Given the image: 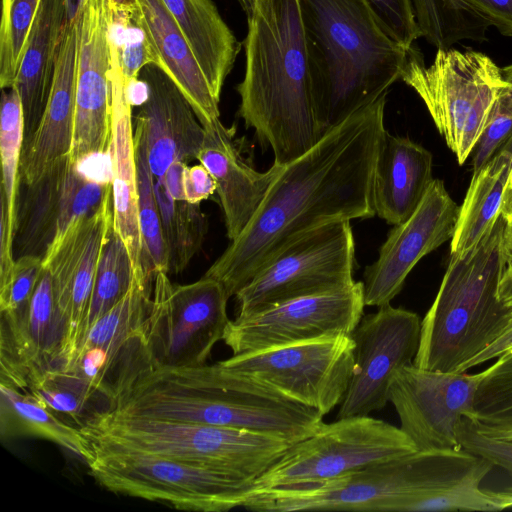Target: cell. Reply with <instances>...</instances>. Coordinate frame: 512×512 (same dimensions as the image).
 I'll return each mask as SVG.
<instances>
[{
  "label": "cell",
  "mask_w": 512,
  "mask_h": 512,
  "mask_svg": "<svg viewBox=\"0 0 512 512\" xmlns=\"http://www.w3.org/2000/svg\"><path fill=\"white\" fill-rule=\"evenodd\" d=\"M387 94L283 165L250 223L203 276L218 281L230 298L307 231L333 221L373 217L372 182L387 131Z\"/></svg>",
  "instance_id": "6da1fadb"
},
{
  "label": "cell",
  "mask_w": 512,
  "mask_h": 512,
  "mask_svg": "<svg viewBox=\"0 0 512 512\" xmlns=\"http://www.w3.org/2000/svg\"><path fill=\"white\" fill-rule=\"evenodd\" d=\"M108 408L127 415L267 434L294 444L319 430L323 415L218 362L156 368L127 355L110 385Z\"/></svg>",
  "instance_id": "7a4b0ae2"
},
{
  "label": "cell",
  "mask_w": 512,
  "mask_h": 512,
  "mask_svg": "<svg viewBox=\"0 0 512 512\" xmlns=\"http://www.w3.org/2000/svg\"><path fill=\"white\" fill-rule=\"evenodd\" d=\"M494 465L463 448L415 451L320 485L248 494L244 508L291 511H496L480 487Z\"/></svg>",
  "instance_id": "3957f363"
},
{
  "label": "cell",
  "mask_w": 512,
  "mask_h": 512,
  "mask_svg": "<svg viewBox=\"0 0 512 512\" xmlns=\"http://www.w3.org/2000/svg\"><path fill=\"white\" fill-rule=\"evenodd\" d=\"M238 116L285 165L324 135L314 112L299 0H254Z\"/></svg>",
  "instance_id": "277c9868"
},
{
  "label": "cell",
  "mask_w": 512,
  "mask_h": 512,
  "mask_svg": "<svg viewBox=\"0 0 512 512\" xmlns=\"http://www.w3.org/2000/svg\"><path fill=\"white\" fill-rule=\"evenodd\" d=\"M311 95L325 135L375 102L399 79L407 50L367 0H299Z\"/></svg>",
  "instance_id": "5b68a950"
},
{
  "label": "cell",
  "mask_w": 512,
  "mask_h": 512,
  "mask_svg": "<svg viewBox=\"0 0 512 512\" xmlns=\"http://www.w3.org/2000/svg\"><path fill=\"white\" fill-rule=\"evenodd\" d=\"M504 228L500 216L467 254H450L435 300L421 321L415 366L458 373L503 333L507 314L498 286Z\"/></svg>",
  "instance_id": "8992f818"
},
{
  "label": "cell",
  "mask_w": 512,
  "mask_h": 512,
  "mask_svg": "<svg viewBox=\"0 0 512 512\" xmlns=\"http://www.w3.org/2000/svg\"><path fill=\"white\" fill-rule=\"evenodd\" d=\"M93 449L169 457L232 472L254 481L290 446L248 430L162 420L100 410L80 426Z\"/></svg>",
  "instance_id": "52a82bcc"
},
{
  "label": "cell",
  "mask_w": 512,
  "mask_h": 512,
  "mask_svg": "<svg viewBox=\"0 0 512 512\" xmlns=\"http://www.w3.org/2000/svg\"><path fill=\"white\" fill-rule=\"evenodd\" d=\"M401 80L421 98L460 165L475 149L495 102L510 84L484 53L437 49L426 66L414 45L407 50Z\"/></svg>",
  "instance_id": "ba28073f"
},
{
  "label": "cell",
  "mask_w": 512,
  "mask_h": 512,
  "mask_svg": "<svg viewBox=\"0 0 512 512\" xmlns=\"http://www.w3.org/2000/svg\"><path fill=\"white\" fill-rule=\"evenodd\" d=\"M228 299L224 287L212 278L175 285L167 272L156 271L148 315L130 341L134 353L156 368L206 365L230 321Z\"/></svg>",
  "instance_id": "9c48e42d"
},
{
  "label": "cell",
  "mask_w": 512,
  "mask_h": 512,
  "mask_svg": "<svg viewBox=\"0 0 512 512\" xmlns=\"http://www.w3.org/2000/svg\"><path fill=\"white\" fill-rule=\"evenodd\" d=\"M91 476L113 493L187 511L243 507L253 481L215 467L153 454L93 449Z\"/></svg>",
  "instance_id": "30bf717a"
},
{
  "label": "cell",
  "mask_w": 512,
  "mask_h": 512,
  "mask_svg": "<svg viewBox=\"0 0 512 512\" xmlns=\"http://www.w3.org/2000/svg\"><path fill=\"white\" fill-rule=\"evenodd\" d=\"M415 451L400 427L370 416L339 418L291 444L248 494L320 485Z\"/></svg>",
  "instance_id": "8fae6325"
},
{
  "label": "cell",
  "mask_w": 512,
  "mask_h": 512,
  "mask_svg": "<svg viewBox=\"0 0 512 512\" xmlns=\"http://www.w3.org/2000/svg\"><path fill=\"white\" fill-rule=\"evenodd\" d=\"M355 240L349 220L320 225L297 237L234 296L242 318L272 306L352 286Z\"/></svg>",
  "instance_id": "7c38bea8"
},
{
  "label": "cell",
  "mask_w": 512,
  "mask_h": 512,
  "mask_svg": "<svg viewBox=\"0 0 512 512\" xmlns=\"http://www.w3.org/2000/svg\"><path fill=\"white\" fill-rule=\"evenodd\" d=\"M354 343L341 334L319 340L233 355L218 362L323 416L342 402L353 368Z\"/></svg>",
  "instance_id": "4fadbf2b"
},
{
  "label": "cell",
  "mask_w": 512,
  "mask_h": 512,
  "mask_svg": "<svg viewBox=\"0 0 512 512\" xmlns=\"http://www.w3.org/2000/svg\"><path fill=\"white\" fill-rule=\"evenodd\" d=\"M112 195L111 181L88 175L69 154L34 182L19 183L14 254L44 259L76 219L94 214Z\"/></svg>",
  "instance_id": "5bb4252c"
},
{
  "label": "cell",
  "mask_w": 512,
  "mask_h": 512,
  "mask_svg": "<svg viewBox=\"0 0 512 512\" xmlns=\"http://www.w3.org/2000/svg\"><path fill=\"white\" fill-rule=\"evenodd\" d=\"M362 282L293 299L230 320L223 335L233 355L249 354L341 334L350 335L364 311Z\"/></svg>",
  "instance_id": "9a60e30c"
},
{
  "label": "cell",
  "mask_w": 512,
  "mask_h": 512,
  "mask_svg": "<svg viewBox=\"0 0 512 512\" xmlns=\"http://www.w3.org/2000/svg\"><path fill=\"white\" fill-rule=\"evenodd\" d=\"M420 333L419 316L401 307L386 304L362 316L350 334L353 368L337 419L369 416L387 405L395 374L413 363Z\"/></svg>",
  "instance_id": "2e32d148"
},
{
  "label": "cell",
  "mask_w": 512,
  "mask_h": 512,
  "mask_svg": "<svg viewBox=\"0 0 512 512\" xmlns=\"http://www.w3.org/2000/svg\"><path fill=\"white\" fill-rule=\"evenodd\" d=\"M482 371L443 372L423 369L410 363L394 376L391 402L401 430L417 451L460 449L458 428L464 417L472 419L476 391Z\"/></svg>",
  "instance_id": "e0dca14e"
},
{
  "label": "cell",
  "mask_w": 512,
  "mask_h": 512,
  "mask_svg": "<svg viewBox=\"0 0 512 512\" xmlns=\"http://www.w3.org/2000/svg\"><path fill=\"white\" fill-rule=\"evenodd\" d=\"M113 229V196L68 227L43 259L52 277L63 326L59 369L69 371L87 336L86 323L99 259Z\"/></svg>",
  "instance_id": "ac0fdd59"
},
{
  "label": "cell",
  "mask_w": 512,
  "mask_h": 512,
  "mask_svg": "<svg viewBox=\"0 0 512 512\" xmlns=\"http://www.w3.org/2000/svg\"><path fill=\"white\" fill-rule=\"evenodd\" d=\"M113 10L109 0H87L80 13L71 159L78 165L106 155L111 139L108 72Z\"/></svg>",
  "instance_id": "d6986e66"
},
{
  "label": "cell",
  "mask_w": 512,
  "mask_h": 512,
  "mask_svg": "<svg viewBox=\"0 0 512 512\" xmlns=\"http://www.w3.org/2000/svg\"><path fill=\"white\" fill-rule=\"evenodd\" d=\"M459 207L440 179H433L415 211L394 225L374 263L363 273L365 306L380 307L400 293L414 266L452 239Z\"/></svg>",
  "instance_id": "ffe728a7"
},
{
  "label": "cell",
  "mask_w": 512,
  "mask_h": 512,
  "mask_svg": "<svg viewBox=\"0 0 512 512\" xmlns=\"http://www.w3.org/2000/svg\"><path fill=\"white\" fill-rule=\"evenodd\" d=\"M0 315V384L29 390L59 368L63 326L50 272L44 268L27 307Z\"/></svg>",
  "instance_id": "44dd1931"
},
{
  "label": "cell",
  "mask_w": 512,
  "mask_h": 512,
  "mask_svg": "<svg viewBox=\"0 0 512 512\" xmlns=\"http://www.w3.org/2000/svg\"><path fill=\"white\" fill-rule=\"evenodd\" d=\"M111 60L108 72L111 99L109 160L113 196V228L126 245L134 274L153 281L139 223L138 181L135 160L132 104L122 75L118 45L110 35Z\"/></svg>",
  "instance_id": "7402d4cb"
},
{
  "label": "cell",
  "mask_w": 512,
  "mask_h": 512,
  "mask_svg": "<svg viewBox=\"0 0 512 512\" xmlns=\"http://www.w3.org/2000/svg\"><path fill=\"white\" fill-rule=\"evenodd\" d=\"M139 78L147 85V98L135 121L144 129L148 162L154 178L176 162L197 159L205 130L190 103L157 65L149 64Z\"/></svg>",
  "instance_id": "603a6c76"
},
{
  "label": "cell",
  "mask_w": 512,
  "mask_h": 512,
  "mask_svg": "<svg viewBox=\"0 0 512 512\" xmlns=\"http://www.w3.org/2000/svg\"><path fill=\"white\" fill-rule=\"evenodd\" d=\"M202 126L205 135L197 160L216 181L226 234L232 241L250 223L283 165L273 163L259 172L242 155L234 126L228 128L220 119Z\"/></svg>",
  "instance_id": "cb8c5ba5"
},
{
  "label": "cell",
  "mask_w": 512,
  "mask_h": 512,
  "mask_svg": "<svg viewBox=\"0 0 512 512\" xmlns=\"http://www.w3.org/2000/svg\"><path fill=\"white\" fill-rule=\"evenodd\" d=\"M80 14L65 22L49 100L38 128L23 143L19 183L36 181L52 163L70 153L79 47Z\"/></svg>",
  "instance_id": "d4e9b609"
},
{
  "label": "cell",
  "mask_w": 512,
  "mask_h": 512,
  "mask_svg": "<svg viewBox=\"0 0 512 512\" xmlns=\"http://www.w3.org/2000/svg\"><path fill=\"white\" fill-rule=\"evenodd\" d=\"M432 168L429 150L386 131L373 174L375 215L391 225L409 218L433 181Z\"/></svg>",
  "instance_id": "484cf974"
},
{
  "label": "cell",
  "mask_w": 512,
  "mask_h": 512,
  "mask_svg": "<svg viewBox=\"0 0 512 512\" xmlns=\"http://www.w3.org/2000/svg\"><path fill=\"white\" fill-rule=\"evenodd\" d=\"M134 13L145 30L160 67L190 103L202 125L220 119L219 101L173 16L162 0H134Z\"/></svg>",
  "instance_id": "4316f807"
},
{
  "label": "cell",
  "mask_w": 512,
  "mask_h": 512,
  "mask_svg": "<svg viewBox=\"0 0 512 512\" xmlns=\"http://www.w3.org/2000/svg\"><path fill=\"white\" fill-rule=\"evenodd\" d=\"M153 281L134 274L127 294L94 322L69 371L83 376L97 394L107 383L127 343L140 331L150 308Z\"/></svg>",
  "instance_id": "83f0119b"
},
{
  "label": "cell",
  "mask_w": 512,
  "mask_h": 512,
  "mask_svg": "<svg viewBox=\"0 0 512 512\" xmlns=\"http://www.w3.org/2000/svg\"><path fill=\"white\" fill-rule=\"evenodd\" d=\"M65 22V0L41 1L14 84L22 104L24 142L38 128L47 106Z\"/></svg>",
  "instance_id": "f1b7e54d"
},
{
  "label": "cell",
  "mask_w": 512,
  "mask_h": 512,
  "mask_svg": "<svg viewBox=\"0 0 512 512\" xmlns=\"http://www.w3.org/2000/svg\"><path fill=\"white\" fill-rule=\"evenodd\" d=\"M187 39L214 97L222 88L242 44L212 0H162Z\"/></svg>",
  "instance_id": "f546056e"
},
{
  "label": "cell",
  "mask_w": 512,
  "mask_h": 512,
  "mask_svg": "<svg viewBox=\"0 0 512 512\" xmlns=\"http://www.w3.org/2000/svg\"><path fill=\"white\" fill-rule=\"evenodd\" d=\"M512 168V151L500 149L473 172L459 207L450 254L463 256L472 250L501 216V206Z\"/></svg>",
  "instance_id": "4dcf8cb0"
},
{
  "label": "cell",
  "mask_w": 512,
  "mask_h": 512,
  "mask_svg": "<svg viewBox=\"0 0 512 512\" xmlns=\"http://www.w3.org/2000/svg\"><path fill=\"white\" fill-rule=\"evenodd\" d=\"M0 433L2 440L32 437L50 441L87 463L93 454L80 428L60 420L30 392L0 384Z\"/></svg>",
  "instance_id": "1f68e13d"
},
{
  "label": "cell",
  "mask_w": 512,
  "mask_h": 512,
  "mask_svg": "<svg viewBox=\"0 0 512 512\" xmlns=\"http://www.w3.org/2000/svg\"><path fill=\"white\" fill-rule=\"evenodd\" d=\"M163 235L168 252L169 272L180 273L200 249L208 230L200 204L175 200L161 177L154 178Z\"/></svg>",
  "instance_id": "d6a6232c"
},
{
  "label": "cell",
  "mask_w": 512,
  "mask_h": 512,
  "mask_svg": "<svg viewBox=\"0 0 512 512\" xmlns=\"http://www.w3.org/2000/svg\"><path fill=\"white\" fill-rule=\"evenodd\" d=\"M476 391L472 421L491 437L512 434V350L502 354L487 369Z\"/></svg>",
  "instance_id": "836d02e7"
},
{
  "label": "cell",
  "mask_w": 512,
  "mask_h": 512,
  "mask_svg": "<svg viewBox=\"0 0 512 512\" xmlns=\"http://www.w3.org/2000/svg\"><path fill=\"white\" fill-rule=\"evenodd\" d=\"M134 147L138 181L139 223L145 257L150 269L169 273L167 247L154 189L143 126L135 121Z\"/></svg>",
  "instance_id": "e575fe53"
},
{
  "label": "cell",
  "mask_w": 512,
  "mask_h": 512,
  "mask_svg": "<svg viewBox=\"0 0 512 512\" xmlns=\"http://www.w3.org/2000/svg\"><path fill=\"white\" fill-rule=\"evenodd\" d=\"M23 143L24 120L19 93L14 86L9 89H2L0 114L2 182L0 198L4 201L9 229L13 235Z\"/></svg>",
  "instance_id": "d590c367"
},
{
  "label": "cell",
  "mask_w": 512,
  "mask_h": 512,
  "mask_svg": "<svg viewBox=\"0 0 512 512\" xmlns=\"http://www.w3.org/2000/svg\"><path fill=\"white\" fill-rule=\"evenodd\" d=\"M133 280L134 270L128 249L113 228L103 247L95 275L87 334L91 325L127 294Z\"/></svg>",
  "instance_id": "8d00e7d4"
},
{
  "label": "cell",
  "mask_w": 512,
  "mask_h": 512,
  "mask_svg": "<svg viewBox=\"0 0 512 512\" xmlns=\"http://www.w3.org/2000/svg\"><path fill=\"white\" fill-rule=\"evenodd\" d=\"M0 87L15 84L23 52L42 0H1Z\"/></svg>",
  "instance_id": "74e56055"
},
{
  "label": "cell",
  "mask_w": 512,
  "mask_h": 512,
  "mask_svg": "<svg viewBox=\"0 0 512 512\" xmlns=\"http://www.w3.org/2000/svg\"><path fill=\"white\" fill-rule=\"evenodd\" d=\"M28 391L52 412L65 414L77 422L96 394L83 376L58 368L48 370Z\"/></svg>",
  "instance_id": "f35d334b"
},
{
  "label": "cell",
  "mask_w": 512,
  "mask_h": 512,
  "mask_svg": "<svg viewBox=\"0 0 512 512\" xmlns=\"http://www.w3.org/2000/svg\"><path fill=\"white\" fill-rule=\"evenodd\" d=\"M112 30L118 45L122 75L126 84L138 80L145 66L157 65L156 53L134 13V4L127 10L113 11Z\"/></svg>",
  "instance_id": "ab89813d"
},
{
  "label": "cell",
  "mask_w": 512,
  "mask_h": 512,
  "mask_svg": "<svg viewBox=\"0 0 512 512\" xmlns=\"http://www.w3.org/2000/svg\"><path fill=\"white\" fill-rule=\"evenodd\" d=\"M44 271L43 259L33 255L16 258L10 276L0 283V312L27 307Z\"/></svg>",
  "instance_id": "60d3db41"
},
{
  "label": "cell",
  "mask_w": 512,
  "mask_h": 512,
  "mask_svg": "<svg viewBox=\"0 0 512 512\" xmlns=\"http://www.w3.org/2000/svg\"><path fill=\"white\" fill-rule=\"evenodd\" d=\"M511 135L512 85L509 84L495 102L488 124L475 147L473 172L486 164L504 146Z\"/></svg>",
  "instance_id": "b9f144b4"
},
{
  "label": "cell",
  "mask_w": 512,
  "mask_h": 512,
  "mask_svg": "<svg viewBox=\"0 0 512 512\" xmlns=\"http://www.w3.org/2000/svg\"><path fill=\"white\" fill-rule=\"evenodd\" d=\"M386 33L405 49L422 37L412 0H367Z\"/></svg>",
  "instance_id": "7bdbcfd3"
},
{
  "label": "cell",
  "mask_w": 512,
  "mask_h": 512,
  "mask_svg": "<svg viewBox=\"0 0 512 512\" xmlns=\"http://www.w3.org/2000/svg\"><path fill=\"white\" fill-rule=\"evenodd\" d=\"M461 448L505 470L512 477V439L487 436L476 429L471 420L464 417L458 428Z\"/></svg>",
  "instance_id": "ee69618b"
},
{
  "label": "cell",
  "mask_w": 512,
  "mask_h": 512,
  "mask_svg": "<svg viewBox=\"0 0 512 512\" xmlns=\"http://www.w3.org/2000/svg\"><path fill=\"white\" fill-rule=\"evenodd\" d=\"M498 298L507 314V325L503 333L483 352L463 365L458 373L466 372L470 368L484 364L512 350V262L504 256Z\"/></svg>",
  "instance_id": "f6af8a7d"
},
{
  "label": "cell",
  "mask_w": 512,
  "mask_h": 512,
  "mask_svg": "<svg viewBox=\"0 0 512 512\" xmlns=\"http://www.w3.org/2000/svg\"><path fill=\"white\" fill-rule=\"evenodd\" d=\"M500 34L512 37V0H462Z\"/></svg>",
  "instance_id": "bcb514c9"
},
{
  "label": "cell",
  "mask_w": 512,
  "mask_h": 512,
  "mask_svg": "<svg viewBox=\"0 0 512 512\" xmlns=\"http://www.w3.org/2000/svg\"><path fill=\"white\" fill-rule=\"evenodd\" d=\"M185 200L191 204H200L216 191V181L202 165H186L183 173Z\"/></svg>",
  "instance_id": "7dc6e473"
},
{
  "label": "cell",
  "mask_w": 512,
  "mask_h": 512,
  "mask_svg": "<svg viewBox=\"0 0 512 512\" xmlns=\"http://www.w3.org/2000/svg\"><path fill=\"white\" fill-rule=\"evenodd\" d=\"M186 165V162L176 161L169 166L161 177L170 195L175 200H185L183 173Z\"/></svg>",
  "instance_id": "c3c4849f"
},
{
  "label": "cell",
  "mask_w": 512,
  "mask_h": 512,
  "mask_svg": "<svg viewBox=\"0 0 512 512\" xmlns=\"http://www.w3.org/2000/svg\"><path fill=\"white\" fill-rule=\"evenodd\" d=\"M489 495L493 499L497 511L512 508V486L502 490H488Z\"/></svg>",
  "instance_id": "681fc988"
},
{
  "label": "cell",
  "mask_w": 512,
  "mask_h": 512,
  "mask_svg": "<svg viewBox=\"0 0 512 512\" xmlns=\"http://www.w3.org/2000/svg\"><path fill=\"white\" fill-rule=\"evenodd\" d=\"M87 0H65L66 22L75 20L83 9Z\"/></svg>",
  "instance_id": "f907efd6"
},
{
  "label": "cell",
  "mask_w": 512,
  "mask_h": 512,
  "mask_svg": "<svg viewBox=\"0 0 512 512\" xmlns=\"http://www.w3.org/2000/svg\"><path fill=\"white\" fill-rule=\"evenodd\" d=\"M501 217L507 224L512 223V189L506 187L501 206Z\"/></svg>",
  "instance_id": "816d5d0a"
},
{
  "label": "cell",
  "mask_w": 512,
  "mask_h": 512,
  "mask_svg": "<svg viewBox=\"0 0 512 512\" xmlns=\"http://www.w3.org/2000/svg\"><path fill=\"white\" fill-rule=\"evenodd\" d=\"M503 256L512 262V223H505L503 233Z\"/></svg>",
  "instance_id": "f5cc1de1"
},
{
  "label": "cell",
  "mask_w": 512,
  "mask_h": 512,
  "mask_svg": "<svg viewBox=\"0 0 512 512\" xmlns=\"http://www.w3.org/2000/svg\"><path fill=\"white\" fill-rule=\"evenodd\" d=\"M111 3L112 10L114 12H120L129 9L133 4L134 0H109Z\"/></svg>",
  "instance_id": "db71d44e"
},
{
  "label": "cell",
  "mask_w": 512,
  "mask_h": 512,
  "mask_svg": "<svg viewBox=\"0 0 512 512\" xmlns=\"http://www.w3.org/2000/svg\"><path fill=\"white\" fill-rule=\"evenodd\" d=\"M502 148H507L512 151V135L510 136V138L508 139V141L504 144V146Z\"/></svg>",
  "instance_id": "11a10c76"
},
{
  "label": "cell",
  "mask_w": 512,
  "mask_h": 512,
  "mask_svg": "<svg viewBox=\"0 0 512 512\" xmlns=\"http://www.w3.org/2000/svg\"><path fill=\"white\" fill-rule=\"evenodd\" d=\"M506 187L509 188V189H512V168H511V171H510V174H509L508 183H507Z\"/></svg>",
  "instance_id": "9f6ffc18"
},
{
  "label": "cell",
  "mask_w": 512,
  "mask_h": 512,
  "mask_svg": "<svg viewBox=\"0 0 512 512\" xmlns=\"http://www.w3.org/2000/svg\"><path fill=\"white\" fill-rule=\"evenodd\" d=\"M502 438H511V439H512V434L507 435V436H504V437H502Z\"/></svg>",
  "instance_id": "6f0895ef"
}]
</instances>
